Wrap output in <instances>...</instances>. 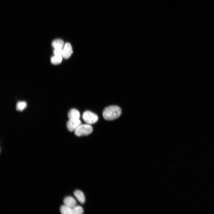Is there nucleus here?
I'll return each mask as SVG.
<instances>
[{"label": "nucleus", "mask_w": 214, "mask_h": 214, "mask_svg": "<svg viewBox=\"0 0 214 214\" xmlns=\"http://www.w3.org/2000/svg\"><path fill=\"white\" fill-rule=\"evenodd\" d=\"M72 46L69 43H66L63 48L62 56L65 59L69 58L73 53Z\"/></svg>", "instance_id": "39448f33"}, {"label": "nucleus", "mask_w": 214, "mask_h": 214, "mask_svg": "<svg viewBox=\"0 0 214 214\" xmlns=\"http://www.w3.org/2000/svg\"><path fill=\"white\" fill-rule=\"evenodd\" d=\"M63 49H54L53 51L54 55L62 56Z\"/></svg>", "instance_id": "4468645a"}, {"label": "nucleus", "mask_w": 214, "mask_h": 214, "mask_svg": "<svg viewBox=\"0 0 214 214\" xmlns=\"http://www.w3.org/2000/svg\"><path fill=\"white\" fill-rule=\"evenodd\" d=\"M60 211L63 214H73L72 208L65 204L61 206Z\"/></svg>", "instance_id": "9d476101"}, {"label": "nucleus", "mask_w": 214, "mask_h": 214, "mask_svg": "<svg viewBox=\"0 0 214 214\" xmlns=\"http://www.w3.org/2000/svg\"><path fill=\"white\" fill-rule=\"evenodd\" d=\"M64 204L72 208L76 205L77 202L75 199L72 196H67L63 200Z\"/></svg>", "instance_id": "423d86ee"}, {"label": "nucleus", "mask_w": 214, "mask_h": 214, "mask_svg": "<svg viewBox=\"0 0 214 214\" xmlns=\"http://www.w3.org/2000/svg\"><path fill=\"white\" fill-rule=\"evenodd\" d=\"M121 113V109L119 107L117 106H111L104 109L102 115L103 118L105 120H111L118 118Z\"/></svg>", "instance_id": "f257e3e1"}, {"label": "nucleus", "mask_w": 214, "mask_h": 214, "mask_svg": "<svg viewBox=\"0 0 214 214\" xmlns=\"http://www.w3.org/2000/svg\"><path fill=\"white\" fill-rule=\"evenodd\" d=\"M26 106L27 104L25 102L19 101L16 104V110L18 111H22L26 108Z\"/></svg>", "instance_id": "f8f14e48"}, {"label": "nucleus", "mask_w": 214, "mask_h": 214, "mask_svg": "<svg viewBox=\"0 0 214 214\" xmlns=\"http://www.w3.org/2000/svg\"><path fill=\"white\" fill-rule=\"evenodd\" d=\"M51 45L54 49H63L64 44V41L62 40L57 39L54 40L52 41Z\"/></svg>", "instance_id": "1a4fd4ad"}, {"label": "nucleus", "mask_w": 214, "mask_h": 214, "mask_svg": "<svg viewBox=\"0 0 214 214\" xmlns=\"http://www.w3.org/2000/svg\"><path fill=\"white\" fill-rule=\"evenodd\" d=\"M82 117L84 121L86 123L89 124L95 123L98 120L97 116L89 111L84 112Z\"/></svg>", "instance_id": "7ed1b4c3"}, {"label": "nucleus", "mask_w": 214, "mask_h": 214, "mask_svg": "<svg viewBox=\"0 0 214 214\" xmlns=\"http://www.w3.org/2000/svg\"><path fill=\"white\" fill-rule=\"evenodd\" d=\"M62 56L54 55L51 59V62L52 64H60L62 61Z\"/></svg>", "instance_id": "9b49d317"}, {"label": "nucleus", "mask_w": 214, "mask_h": 214, "mask_svg": "<svg viewBox=\"0 0 214 214\" xmlns=\"http://www.w3.org/2000/svg\"><path fill=\"white\" fill-rule=\"evenodd\" d=\"M68 117L69 119H79L80 114L78 110L73 108L70 109L68 112Z\"/></svg>", "instance_id": "0eeeda50"}, {"label": "nucleus", "mask_w": 214, "mask_h": 214, "mask_svg": "<svg viewBox=\"0 0 214 214\" xmlns=\"http://www.w3.org/2000/svg\"><path fill=\"white\" fill-rule=\"evenodd\" d=\"M74 194L78 200L81 203L83 204L85 200L84 193L79 190H76L74 192Z\"/></svg>", "instance_id": "6e6552de"}, {"label": "nucleus", "mask_w": 214, "mask_h": 214, "mask_svg": "<svg viewBox=\"0 0 214 214\" xmlns=\"http://www.w3.org/2000/svg\"><path fill=\"white\" fill-rule=\"evenodd\" d=\"M93 131L92 126L89 124H81L75 131V134L80 136L90 134Z\"/></svg>", "instance_id": "f03ea898"}, {"label": "nucleus", "mask_w": 214, "mask_h": 214, "mask_svg": "<svg viewBox=\"0 0 214 214\" xmlns=\"http://www.w3.org/2000/svg\"><path fill=\"white\" fill-rule=\"evenodd\" d=\"M81 122L79 119H69L67 123L68 130L72 132L75 131L81 125Z\"/></svg>", "instance_id": "20e7f679"}, {"label": "nucleus", "mask_w": 214, "mask_h": 214, "mask_svg": "<svg viewBox=\"0 0 214 214\" xmlns=\"http://www.w3.org/2000/svg\"><path fill=\"white\" fill-rule=\"evenodd\" d=\"M73 214H81L83 213V208L80 205H75L72 208Z\"/></svg>", "instance_id": "ddd939ff"}]
</instances>
